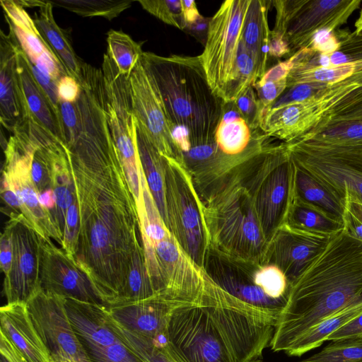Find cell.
<instances>
[{
    "mask_svg": "<svg viewBox=\"0 0 362 362\" xmlns=\"http://www.w3.org/2000/svg\"><path fill=\"white\" fill-rule=\"evenodd\" d=\"M78 208L74 260L105 305L118 302L141 244L136 201L115 142L66 147Z\"/></svg>",
    "mask_w": 362,
    "mask_h": 362,
    "instance_id": "obj_1",
    "label": "cell"
},
{
    "mask_svg": "<svg viewBox=\"0 0 362 362\" xmlns=\"http://www.w3.org/2000/svg\"><path fill=\"white\" fill-rule=\"evenodd\" d=\"M278 317L233 296L206 274L203 296L173 310L162 341L177 362H250L269 346Z\"/></svg>",
    "mask_w": 362,
    "mask_h": 362,
    "instance_id": "obj_2",
    "label": "cell"
},
{
    "mask_svg": "<svg viewBox=\"0 0 362 362\" xmlns=\"http://www.w3.org/2000/svg\"><path fill=\"white\" fill-rule=\"evenodd\" d=\"M362 303V241L344 228L336 232L289 284L269 346L284 352L308 329Z\"/></svg>",
    "mask_w": 362,
    "mask_h": 362,
    "instance_id": "obj_3",
    "label": "cell"
},
{
    "mask_svg": "<svg viewBox=\"0 0 362 362\" xmlns=\"http://www.w3.org/2000/svg\"><path fill=\"white\" fill-rule=\"evenodd\" d=\"M140 59L156 86L171 131L185 132L190 147L216 142L224 102L211 88L199 56L144 52Z\"/></svg>",
    "mask_w": 362,
    "mask_h": 362,
    "instance_id": "obj_4",
    "label": "cell"
},
{
    "mask_svg": "<svg viewBox=\"0 0 362 362\" xmlns=\"http://www.w3.org/2000/svg\"><path fill=\"white\" fill-rule=\"evenodd\" d=\"M246 160L221 178L202 199L204 219L210 249L237 262L259 265L267 242L247 185Z\"/></svg>",
    "mask_w": 362,
    "mask_h": 362,
    "instance_id": "obj_5",
    "label": "cell"
},
{
    "mask_svg": "<svg viewBox=\"0 0 362 362\" xmlns=\"http://www.w3.org/2000/svg\"><path fill=\"white\" fill-rule=\"evenodd\" d=\"M294 170V163L284 142L267 144L245 161L247 185L267 243L282 224Z\"/></svg>",
    "mask_w": 362,
    "mask_h": 362,
    "instance_id": "obj_6",
    "label": "cell"
},
{
    "mask_svg": "<svg viewBox=\"0 0 362 362\" xmlns=\"http://www.w3.org/2000/svg\"><path fill=\"white\" fill-rule=\"evenodd\" d=\"M165 158V202L168 229L184 252L203 269L209 249L204 204L187 169Z\"/></svg>",
    "mask_w": 362,
    "mask_h": 362,
    "instance_id": "obj_7",
    "label": "cell"
},
{
    "mask_svg": "<svg viewBox=\"0 0 362 362\" xmlns=\"http://www.w3.org/2000/svg\"><path fill=\"white\" fill-rule=\"evenodd\" d=\"M286 145L295 165L339 202L347 197L362 204V144L300 141Z\"/></svg>",
    "mask_w": 362,
    "mask_h": 362,
    "instance_id": "obj_8",
    "label": "cell"
},
{
    "mask_svg": "<svg viewBox=\"0 0 362 362\" xmlns=\"http://www.w3.org/2000/svg\"><path fill=\"white\" fill-rule=\"evenodd\" d=\"M250 0H227L209 20L203 52L199 55L208 83L224 103L234 102L236 60Z\"/></svg>",
    "mask_w": 362,
    "mask_h": 362,
    "instance_id": "obj_9",
    "label": "cell"
},
{
    "mask_svg": "<svg viewBox=\"0 0 362 362\" xmlns=\"http://www.w3.org/2000/svg\"><path fill=\"white\" fill-rule=\"evenodd\" d=\"M101 71L108 125L129 187L136 202H139L142 196L143 169L137 147L129 77L119 73L107 53L104 54Z\"/></svg>",
    "mask_w": 362,
    "mask_h": 362,
    "instance_id": "obj_10",
    "label": "cell"
},
{
    "mask_svg": "<svg viewBox=\"0 0 362 362\" xmlns=\"http://www.w3.org/2000/svg\"><path fill=\"white\" fill-rule=\"evenodd\" d=\"M361 0H276L273 32L285 37L290 57L308 48L320 31H333L346 23Z\"/></svg>",
    "mask_w": 362,
    "mask_h": 362,
    "instance_id": "obj_11",
    "label": "cell"
},
{
    "mask_svg": "<svg viewBox=\"0 0 362 362\" xmlns=\"http://www.w3.org/2000/svg\"><path fill=\"white\" fill-rule=\"evenodd\" d=\"M6 142L2 180L18 197L21 214L42 236L56 240L61 246L62 235L57 229L51 213L42 206L39 193L31 175L33 154L42 139L21 127L16 128Z\"/></svg>",
    "mask_w": 362,
    "mask_h": 362,
    "instance_id": "obj_12",
    "label": "cell"
},
{
    "mask_svg": "<svg viewBox=\"0 0 362 362\" xmlns=\"http://www.w3.org/2000/svg\"><path fill=\"white\" fill-rule=\"evenodd\" d=\"M147 270L157 294L177 306L203 296L206 274L180 247L170 233L154 247L144 248Z\"/></svg>",
    "mask_w": 362,
    "mask_h": 362,
    "instance_id": "obj_13",
    "label": "cell"
},
{
    "mask_svg": "<svg viewBox=\"0 0 362 362\" xmlns=\"http://www.w3.org/2000/svg\"><path fill=\"white\" fill-rule=\"evenodd\" d=\"M8 215L13 250L3 291L7 303H27L41 289V238L21 213L10 211Z\"/></svg>",
    "mask_w": 362,
    "mask_h": 362,
    "instance_id": "obj_14",
    "label": "cell"
},
{
    "mask_svg": "<svg viewBox=\"0 0 362 362\" xmlns=\"http://www.w3.org/2000/svg\"><path fill=\"white\" fill-rule=\"evenodd\" d=\"M27 305L51 362H89L67 315L64 297L40 289Z\"/></svg>",
    "mask_w": 362,
    "mask_h": 362,
    "instance_id": "obj_15",
    "label": "cell"
},
{
    "mask_svg": "<svg viewBox=\"0 0 362 362\" xmlns=\"http://www.w3.org/2000/svg\"><path fill=\"white\" fill-rule=\"evenodd\" d=\"M129 83L136 119L144 127L162 156L175 159L182 165V155L173 140L158 91L141 59L130 74Z\"/></svg>",
    "mask_w": 362,
    "mask_h": 362,
    "instance_id": "obj_16",
    "label": "cell"
},
{
    "mask_svg": "<svg viewBox=\"0 0 362 362\" xmlns=\"http://www.w3.org/2000/svg\"><path fill=\"white\" fill-rule=\"evenodd\" d=\"M335 233L300 229L283 223L267 243L259 265L277 267L290 284Z\"/></svg>",
    "mask_w": 362,
    "mask_h": 362,
    "instance_id": "obj_17",
    "label": "cell"
},
{
    "mask_svg": "<svg viewBox=\"0 0 362 362\" xmlns=\"http://www.w3.org/2000/svg\"><path fill=\"white\" fill-rule=\"evenodd\" d=\"M40 238L41 289L79 301L104 304L75 260L62 248L57 247L50 238L42 235Z\"/></svg>",
    "mask_w": 362,
    "mask_h": 362,
    "instance_id": "obj_18",
    "label": "cell"
},
{
    "mask_svg": "<svg viewBox=\"0 0 362 362\" xmlns=\"http://www.w3.org/2000/svg\"><path fill=\"white\" fill-rule=\"evenodd\" d=\"M257 265L235 261L209 249L203 269L223 290L251 305L279 315L283 307L270 299L253 280Z\"/></svg>",
    "mask_w": 362,
    "mask_h": 362,
    "instance_id": "obj_19",
    "label": "cell"
},
{
    "mask_svg": "<svg viewBox=\"0 0 362 362\" xmlns=\"http://www.w3.org/2000/svg\"><path fill=\"white\" fill-rule=\"evenodd\" d=\"M16 64L23 107V120L19 127L43 132L64 145L63 124L33 76L31 62L18 42L16 45Z\"/></svg>",
    "mask_w": 362,
    "mask_h": 362,
    "instance_id": "obj_20",
    "label": "cell"
},
{
    "mask_svg": "<svg viewBox=\"0 0 362 362\" xmlns=\"http://www.w3.org/2000/svg\"><path fill=\"white\" fill-rule=\"evenodd\" d=\"M106 306L110 317L122 327L153 339L163 337L170 315L177 307L162 296Z\"/></svg>",
    "mask_w": 362,
    "mask_h": 362,
    "instance_id": "obj_21",
    "label": "cell"
},
{
    "mask_svg": "<svg viewBox=\"0 0 362 362\" xmlns=\"http://www.w3.org/2000/svg\"><path fill=\"white\" fill-rule=\"evenodd\" d=\"M8 27L7 35L1 31L0 118L1 124L13 133L21 124L23 107L16 64L18 40Z\"/></svg>",
    "mask_w": 362,
    "mask_h": 362,
    "instance_id": "obj_22",
    "label": "cell"
},
{
    "mask_svg": "<svg viewBox=\"0 0 362 362\" xmlns=\"http://www.w3.org/2000/svg\"><path fill=\"white\" fill-rule=\"evenodd\" d=\"M66 311L85 352L115 344L107 306L64 298Z\"/></svg>",
    "mask_w": 362,
    "mask_h": 362,
    "instance_id": "obj_23",
    "label": "cell"
},
{
    "mask_svg": "<svg viewBox=\"0 0 362 362\" xmlns=\"http://www.w3.org/2000/svg\"><path fill=\"white\" fill-rule=\"evenodd\" d=\"M0 334L20 351L28 362H51L49 354L30 317L27 303H6L0 308Z\"/></svg>",
    "mask_w": 362,
    "mask_h": 362,
    "instance_id": "obj_24",
    "label": "cell"
},
{
    "mask_svg": "<svg viewBox=\"0 0 362 362\" xmlns=\"http://www.w3.org/2000/svg\"><path fill=\"white\" fill-rule=\"evenodd\" d=\"M315 121V110L309 98L267 110L259 129L268 136L290 143L312 129Z\"/></svg>",
    "mask_w": 362,
    "mask_h": 362,
    "instance_id": "obj_25",
    "label": "cell"
},
{
    "mask_svg": "<svg viewBox=\"0 0 362 362\" xmlns=\"http://www.w3.org/2000/svg\"><path fill=\"white\" fill-rule=\"evenodd\" d=\"M339 44L329 54L303 48L291 57L293 62L291 71H305L318 68H329L362 62V31L350 33L338 29Z\"/></svg>",
    "mask_w": 362,
    "mask_h": 362,
    "instance_id": "obj_26",
    "label": "cell"
},
{
    "mask_svg": "<svg viewBox=\"0 0 362 362\" xmlns=\"http://www.w3.org/2000/svg\"><path fill=\"white\" fill-rule=\"evenodd\" d=\"M269 137L259 130H252L240 115L235 102L223 103L222 116L214 139L224 154L230 156H240L256 143Z\"/></svg>",
    "mask_w": 362,
    "mask_h": 362,
    "instance_id": "obj_27",
    "label": "cell"
},
{
    "mask_svg": "<svg viewBox=\"0 0 362 362\" xmlns=\"http://www.w3.org/2000/svg\"><path fill=\"white\" fill-rule=\"evenodd\" d=\"M53 5L48 1L35 13L33 19L49 51L58 59L67 75L80 79L83 62L76 54L67 33L55 22Z\"/></svg>",
    "mask_w": 362,
    "mask_h": 362,
    "instance_id": "obj_28",
    "label": "cell"
},
{
    "mask_svg": "<svg viewBox=\"0 0 362 362\" xmlns=\"http://www.w3.org/2000/svg\"><path fill=\"white\" fill-rule=\"evenodd\" d=\"M271 4L272 1L250 0L241 34V40L255 61L258 80L267 71L271 31L267 13Z\"/></svg>",
    "mask_w": 362,
    "mask_h": 362,
    "instance_id": "obj_29",
    "label": "cell"
},
{
    "mask_svg": "<svg viewBox=\"0 0 362 362\" xmlns=\"http://www.w3.org/2000/svg\"><path fill=\"white\" fill-rule=\"evenodd\" d=\"M136 129L142 169L149 189L168 228L165 202V158L156 148L144 127L136 119Z\"/></svg>",
    "mask_w": 362,
    "mask_h": 362,
    "instance_id": "obj_30",
    "label": "cell"
},
{
    "mask_svg": "<svg viewBox=\"0 0 362 362\" xmlns=\"http://www.w3.org/2000/svg\"><path fill=\"white\" fill-rule=\"evenodd\" d=\"M283 223L293 228L328 233L344 228L343 221L299 198L294 191L293 180Z\"/></svg>",
    "mask_w": 362,
    "mask_h": 362,
    "instance_id": "obj_31",
    "label": "cell"
},
{
    "mask_svg": "<svg viewBox=\"0 0 362 362\" xmlns=\"http://www.w3.org/2000/svg\"><path fill=\"white\" fill-rule=\"evenodd\" d=\"M362 314V303L350 305L325 319L296 339L286 351L291 356H300L319 347L332 334Z\"/></svg>",
    "mask_w": 362,
    "mask_h": 362,
    "instance_id": "obj_32",
    "label": "cell"
},
{
    "mask_svg": "<svg viewBox=\"0 0 362 362\" xmlns=\"http://www.w3.org/2000/svg\"><path fill=\"white\" fill-rule=\"evenodd\" d=\"M293 188L296 195L302 200L322 209L344 222L342 203L320 183L296 165Z\"/></svg>",
    "mask_w": 362,
    "mask_h": 362,
    "instance_id": "obj_33",
    "label": "cell"
},
{
    "mask_svg": "<svg viewBox=\"0 0 362 362\" xmlns=\"http://www.w3.org/2000/svg\"><path fill=\"white\" fill-rule=\"evenodd\" d=\"M300 141L325 144H362V119L331 122L306 132L292 142Z\"/></svg>",
    "mask_w": 362,
    "mask_h": 362,
    "instance_id": "obj_34",
    "label": "cell"
},
{
    "mask_svg": "<svg viewBox=\"0 0 362 362\" xmlns=\"http://www.w3.org/2000/svg\"><path fill=\"white\" fill-rule=\"evenodd\" d=\"M110 327L117 338L146 362H177L165 349L161 339H151L122 327L110 316Z\"/></svg>",
    "mask_w": 362,
    "mask_h": 362,
    "instance_id": "obj_35",
    "label": "cell"
},
{
    "mask_svg": "<svg viewBox=\"0 0 362 362\" xmlns=\"http://www.w3.org/2000/svg\"><path fill=\"white\" fill-rule=\"evenodd\" d=\"M107 51L119 73L130 74L143 54L141 45L121 30H111L107 37Z\"/></svg>",
    "mask_w": 362,
    "mask_h": 362,
    "instance_id": "obj_36",
    "label": "cell"
},
{
    "mask_svg": "<svg viewBox=\"0 0 362 362\" xmlns=\"http://www.w3.org/2000/svg\"><path fill=\"white\" fill-rule=\"evenodd\" d=\"M156 296L159 295L156 293L148 274L141 245L134 253L124 293L116 303L136 301Z\"/></svg>",
    "mask_w": 362,
    "mask_h": 362,
    "instance_id": "obj_37",
    "label": "cell"
},
{
    "mask_svg": "<svg viewBox=\"0 0 362 362\" xmlns=\"http://www.w3.org/2000/svg\"><path fill=\"white\" fill-rule=\"evenodd\" d=\"M57 6L83 17H103L112 20L131 6V1L50 0Z\"/></svg>",
    "mask_w": 362,
    "mask_h": 362,
    "instance_id": "obj_38",
    "label": "cell"
},
{
    "mask_svg": "<svg viewBox=\"0 0 362 362\" xmlns=\"http://www.w3.org/2000/svg\"><path fill=\"white\" fill-rule=\"evenodd\" d=\"M255 284L270 299L284 307L289 289L283 272L274 265H257L253 272Z\"/></svg>",
    "mask_w": 362,
    "mask_h": 362,
    "instance_id": "obj_39",
    "label": "cell"
},
{
    "mask_svg": "<svg viewBox=\"0 0 362 362\" xmlns=\"http://www.w3.org/2000/svg\"><path fill=\"white\" fill-rule=\"evenodd\" d=\"M300 362H362V336L332 341Z\"/></svg>",
    "mask_w": 362,
    "mask_h": 362,
    "instance_id": "obj_40",
    "label": "cell"
},
{
    "mask_svg": "<svg viewBox=\"0 0 362 362\" xmlns=\"http://www.w3.org/2000/svg\"><path fill=\"white\" fill-rule=\"evenodd\" d=\"M144 9L164 23L180 30L187 28L182 0H139Z\"/></svg>",
    "mask_w": 362,
    "mask_h": 362,
    "instance_id": "obj_41",
    "label": "cell"
},
{
    "mask_svg": "<svg viewBox=\"0 0 362 362\" xmlns=\"http://www.w3.org/2000/svg\"><path fill=\"white\" fill-rule=\"evenodd\" d=\"M54 139H42L34 151L31 175L39 194L52 189V163L48 144Z\"/></svg>",
    "mask_w": 362,
    "mask_h": 362,
    "instance_id": "obj_42",
    "label": "cell"
},
{
    "mask_svg": "<svg viewBox=\"0 0 362 362\" xmlns=\"http://www.w3.org/2000/svg\"><path fill=\"white\" fill-rule=\"evenodd\" d=\"M89 362H146L119 339L115 344L86 351Z\"/></svg>",
    "mask_w": 362,
    "mask_h": 362,
    "instance_id": "obj_43",
    "label": "cell"
},
{
    "mask_svg": "<svg viewBox=\"0 0 362 362\" xmlns=\"http://www.w3.org/2000/svg\"><path fill=\"white\" fill-rule=\"evenodd\" d=\"M234 102L252 130L260 129L262 111L253 86H248Z\"/></svg>",
    "mask_w": 362,
    "mask_h": 362,
    "instance_id": "obj_44",
    "label": "cell"
},
{
    "mask_svg": "<svg viewBox=\"0 0 362 362\" xmlns=\"http://www.w3.org/2000/svg\"><path fill=\"white\" fill-rule=\"evenodd\" d=\"M1 5L6 16L17 28L40 37V33L33 21L17 1L1 0Z\"/></svg>",
    "mask_w": 362,
    "mask_h": 362,
    "instance_id": "obj_45",
    "label": "cell"
},
{
    "mask_svg": "<svg viewBox=\"0 0 362 362\" xmlns=\"http://www.w3.org/2000/svg\"><path fill=\"white\" fill-rule=\"evenodd\" d=\"M6 19L18 40V42L32 64L45 51L49 50L43 39L35 35L26 33L14 25L6 16Z\"/></svg>",
    "mask_w": 362,
    "mask_h": 362,
    "instance_id": "obj_46",
    "label": "cell"
},
{
    "mask_svg": "<svg viewBox=\"0 0 362 362\" xmlns=\"http://www.w3.org/2000/svg\"><path fill=\"white\" fill-rule=\"evenodd\" d=\"M327 86V84L317 82L296 85L289 88V90L281 97H279L268 109L283 106L291 103L304 101L316 95Z\"/></svg>",
    "mask_w": 362,
    "mask_h": 362,
    "instance_id": "obj_47",
    "label": "cell"
},
{
    "mask_svg": "<svg viewBox=\"0 0 362 362\" xmlns=\"http://www.w3.org/2000/svg\"><path fill=\"white\" fill-rule=\"evenodd\" d=\"M31 70L36 81L47 96L57 117L62 122V118L60 112V100L57 90L58 81L54 80L48 74L43 73L32 63Z\"/></svg>",
    "mask_w": 362,
    "mask_h": 362,
    "instance_id": "obj_48",
    "label": "cell"
},
{
    "mask_svg": "<svg viewBox=\"0 0 362 362\" xmlns=\"http://www.w3.org/2000/svg\"><path fill=\"white\" fill-rule=\"evenodd\" d=\"M351 119H362V98L344 107L323 114L317 124L310 130L331 122Z\"/></svg>",
    "mask_w": 362,
    "mask_h": 362,
    "instance_id": "obj_49",
    "label": "cell"
},
{
    "mask_svg": "<svg viewBox=\"0 0 362 362\" xmlns=\"http://www.w3.org/2000/svg\"><path fill=\"white\" fill-rule=\"evenodd\" d=\"M339 44L338 29L333 31L324 30L313 37L309 48L317 52L329 54L337 49Z\"/></svg>",
    "mask_w": 362,
    "mask_h": 362,
    "instance_id": "obj_50",
    "label": "cell"
},
{
    "mask_svg": "<svg viewBox=\"0 0 362 362\" xmlns=\"http://www.w3.org/2000/svg\"><path fill=\"white\" fill-rule=\"evenodd\" d=\"M33 64L56 81H59L62 76L67 75L58 59L49 50L43 52Z\"/></svg>",
    "mask_w": 362,
    "mask_h": 362,
    "instance_id": "obj_51",
    "label": "cell"
},
{
    "mask_svg": "<svg viewBox=\"0 0 362 362\" xmlns=\"http://www.w3.org/2000/svg\"><path fill=\"white\" fill-rule=\"evenodd\" d=\"M13 250L12 230L10 223L7 222L0 239V266L4 276L11 269Z\"/></svg>",
    "mask_w": 362,
    "mask_h": 362,
    "instance_id": "obj_52",
    "label": "cell"
},
{
    "mask_svg": "<svg viewBox=\"0 0 362 362\" xmlns=\"http://www.w3.org/2000/svg\"><path fill=\"white\" fill-rule=\"evenodd\" d=\"M57 90L60 102L74 103L80 96L81 86L75 78L65 75L58 81Z\"/></svg>",
    "mask_w": 362,
    "mask_h": 362,
    "instance_id": "obj_53",
    "label": "cell"
},
{
    "mask_svg": "<svg viewBox=\"0 0 362 362\" xmlns=\"http://www.w3.org/2000/svg\"><path fill=\"white\" fill-rule=\"evenodd\" d=\"M362 336V314L328 337L327 341Z\"/></svg>",
    "mask_w": 362,
    "mask_h": 362,
    "instance_id": "obj_54",
    "label": "cell"
},
{
    "mask_svg": "<svg viewBox=\"0 0 362 362\" xmlns=\"http://www.w3.org/2000/svg\"><path fill=\"white\" fill-rule=\"evenodd\" d=\"M286 56L289 58L290 48L285 37L271 30L269 42V57L280 59Z\"/></svg>",
    "mask_w": 362,
    "mask_h": 362,
    "instance_id": "obj_55",
    "label": "cell"
},
{
    "mask_svg": "<svg viewBox=\"0 0 362 362\" xmlns=\"http://www.w3.org/2000/svg\"><path fill=\"white\" fill-rule=\"evenodd\" d=\"M0 353L8 362H28L4 334H0Z\"/></svg>",
    "mask_w": 362,
    "mask_h": 362,
    "instance_id": "obj_56",
    "label": "cell"
},
{
    "mask_svg": "<svg viewBox=\"0 0 362 362\" xmlns=\"http://www.w3.org/2000/svg\"><path fill=\"white\" fill-rule=\"evenodd\" d=\"M182 4L187 28H190L203 20L202 16L199 13L194 1L182 0Z\"/></svg>",
    "mask_w": 362,
    "mask_h": 362,
    "instance_id": "obj_57",
    "label": "cell"
},
{
    "mask_svg": "<svg viewBox=\"0 0 362 362\" xmlns=\"http://www.w3.org/2000/svg\"><path fill=\"white\" fill-rule=\"evenodd\" d=\"M1 196L8 206L16 212L21 213V202L16 193L11 189L8 183L1 179Z\"/></svg>",
    "mask_w": 362,
    "mask_h": 362,
    "instance_id": "obj_58",
    "label": "cell"
},
{
    "mask_svg": "<svg viewBox=\"0 0 362 362\" xmlns=\"http://www.w3.org/2000/svg\"><path fill=\"white\" fill-rule=\"evenodd\" d=\"M38 199L42 206L49 211L56 207V199L52 189H47L40 194Z\"/></svg>",
    "mask_w": 362,
    "mask_h": 362,
    "instance_id": "obj_59",
    "label": "cell"
},
{
    "mask_svg": "<svg viewBox=\"0 0 362 362\" xmlns=\"http://www.w3.org/2000/svg\"><path fill=\"white\" fill-rule=\"evenodd\" d=\"M355 28L356 31H362V8L360 11L359 16L355 23Z\"/></svg>",
    "mask_w": 362,
    "mask_h": 362,
    "instance_id": "obj_60",
    "label": "cell"
},
{
    "mask_svg": "<svg viewBox=\"0 0 362 362\" xmlns=\"http://www.w3.org/2000/svg\"><path fill=\"white\" fill-rule=\"evenodd\" d=\"M250 362H264V361L262 359L258 358L254 359Z\"/></svg>",
    "mask_w": 362,
    "mask_h": 362,
    "instance_id": "obj_61",
    "label": "cell"
},
{
    "mask_svg": "<svg viewBox=\"0 0 362 362\" xmlns=\"http://www.w3.org/2000/svg\"><path fill=\"white\" fill-rule=\"evenodd\" d=\"M361 204V203H360ZM362 205V204H361Z\"/></svg>",
    "mask_w": 362,
    "mask_h": 362,
    "instance_id": "obj_62",
    "label": "cell"
}]
</instances>
